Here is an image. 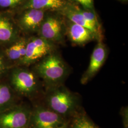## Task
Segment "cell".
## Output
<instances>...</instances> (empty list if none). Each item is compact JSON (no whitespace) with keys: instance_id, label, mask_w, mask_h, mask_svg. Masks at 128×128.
<instances>
[{"instance_id":"cell-1","label":"cell","mask_w":128,"mask_h":128,"mask_svg":"<svg viewBox=\"0 0 128 128\" xmlns=\"http://www.w3.org/2000/svg\"><path fill=\"white\" fill-rule=\"evenodd\" d=\"M36 70L50 88L62 85L69 73V68L64 61L54 53L46 56L37 65Z\"/></svg>"},{"instance_id":"cell-2","label":"cell","mask_w":128,"mask_h":128,"mask_svg":"<svg viewBox=\"0 0 128 128\" xmlns=\"http://www.w3.org/2000/svg\"><path fill=\"white\" fill-rule=\"evenodd\" d=\"M46 99L48 108L63 117L73 114L79 106L77 96L62 85L50 88Z\"/></svg>"},{"instance_id":"cell-3","label":"cell","mask_w":128,"mask_h":128,"mask_svg":"<svg viewBox=\"0 0 128 128\" xmlns=\"http://www.w3.org/2000/svg\"><path fill=\"white\" fill-rule=\"evenodd\" d=\"M12 81L18 92L26 96H30L38 88L36 76L32 72L25 69H18L12 73Z\"/></svg>"},{"instance_id":"cell-4","label":"cell","mask_w":128,"mask_h":128,"mask_svg":"<svg viewBox=\"0 0 128 128\" xmlns=\"http://www.w3.org/2000/svg\"><path fill=\"white\" fill-rule=\"evenodd\" d=\"M54 46L43 38H35L27 43L26 53L22 61L24 64L33 63L51 54Z\"/></svg>"},{"instance_id":"cell-5","label":"cell","mask_w":128,"mask_h":128,"mask_svg":"<svg viewBox=\"0 0 128 128\" xmlns=\"http://www.w3.org/2000/svg\"><path fill=\"white\" fill-rule=\"evenodd\" d=\"M30 112L18 107L0 114V128H26L30 122Z\"/></svg>"},{"instance_id":"cell-6","label":"cell","mask_w":128,"mask_h":128,"mask_svg":"<svg viewBox=\"0 0 128 128\" xmlns=\"http://www.w3.org/2000/svg\"><path fill=\"white\" fill-rule=\"evenodd\" d=\"M31 118L35 128H60L66 124L62 116L50 108H38Z\"/></svg>"},{"instance_id":"cell-7","label":"cell","mask_w":128,"mask_h":128,"mask_svg":"<svg viewBox=\"0 0 128 128\" xmlns=\"http://www.w3.org/2000/svg\"><path fill=\"white\" fill-rule=\"evenodd\" d=\"M107 56V52L103 44L99 42L92 53L89 66L81 79V82L84 84L89 81L104 64Z\"/></svg>"},{"instance_id":"cell-8","label":"cell","mask_w":128,"mask_h":128,"mask_svg":"<svg viewBox=\"0 0 128 128\" xmlns=\"http://www.w3.org/2000/svg\"><path fill=\"white\" fill-rule=\"evenodd\" d=\"M42 38L48 41H60L62 38V28L60 20L54 17H48L41 25Z\"/></svg>"},{"instance_id":"cell-9","label":"cell","mask_w":128,"mask_h":128,"mask_svg":"<svg viewBox=\"0 0 128 128\" xmlns=\"http://www.w3.org/2000/svg\"><path fill=\"white\" fill-rule=\"evenodd\" d=\"M68 32L70 40L78 45L84 44L91 40L94 35L86 28L73 22L70 25Z\"/></svg>"},{"instance_id":"cell-10","label":"cell","mask_w":128,"mask_h":128,"mask_svg":"<svg viewBox=\"0 0 128 128\" xmlns=\"http://www.w3.org/2000/svg\"><path fill=\"white\" fill-rule=\"evenodd\" d=\"M44 16V10L28 9L21 18L20 23L25 29L32 30L36 29L40 24Z\"/></svg>"},{"instance_id":"cell-11","label":"cell","mask_w":128,"mask_h":128,"mask_svg":"<svg viewBox=\"0 0 128 128\" xmlns=\"http://www.w3.org/2000/svg\"><path fill=\"white\" fill-rule=\"evenodd\" d=\"M65 4L64 0H29L25 7L27 9L56 10L62 9Z\"/></svg>"},{"instance_id":"cell-12","label":"cell","mask_w":128,"mask_h":128,"mask_svg":"<svg viewBox=\"0 0 128 128\" xmlns=\"http://www.w3.org/2000/svg\"><path fill=\"white\" fill-rule=\"evenodd\" d=\"M66 15L72 22L86 28L94 35L96 34L98 32L99 29L90 23L79 12V10H69Z\"/></svg>"},{"instance_id":"cell-13","label":"cell","mask_w":128,"mask_h":128,"mask_svg":"<svg viewBox=\"0 0 128 128\" xmlns=\"http://www.w3.org/2000/svg\"><path fill=\"white\" fill-rule=\"evenodd\" d=\"M14 36V31L12 24L8 19L0 17V41H10Z\"/></svg>"},{"instance_id":"cell-14","label":"cell","mask_w":128,"mask_h":128,"mask_svg":"<svg viewBox=\"0 0 128 128\" xmlns=\"http://www.w3.org/2000/svg\"><path fill=\"white\" fill-rule=\"evenodd\" d=\"M26 45L25 41H20L7 50L6 54L10 60H22L26 53Z\"/></svg>"},{"instance_id":"cell-15","label":"cell","mask_w":128,"mask_h":128,"mask_svg":"<svg viewBox=\"0 0 128 128\" xmlns=\"http://www.w3.org/2000/svg\"><path fill=\"white\" fill-rule=\"evenodd\" d=\"M12 99V94L9 87L0 84V110H4L9 105Z\"/></svg>"},{"instance_id":"cell-16","label":"cell","mask_w":128,"mask_h":128,"mask_svg":"<svg viewBox=\"0 0 128 128\" xmlns=\"http://www.w3.org/2000/svg\"><path fill=\"white\" fill-rule=\"evenodd\" d=\"M71 128H97L95 125L84 114L76 116L72 122Z\"/></svg>"},{"instance_id":"cell-17","label":"cell","mask_w":128,"mask_h":128,"mask_svg":"<svg viewBox=\"0 0 128 128\" xmlns=\"http://www.w3.org/2000/svg\"><path fill=\"white\" fill-rule=\"evenodd\" d=\"M79 10L90 23H91L92 25L99 29V23L94 14L88 10Z\"/></svg>"},{"instance_id":"cell-18","label":"cell","mask_w":128,"mask_h":128,"mask_svg":"<svg viewBox=\"0 0 128 128\" xmlns=\"http://www.w3.org/2000/svg\"><path fill=\"white\" fill-rule=\"evenodd\" d=\"M22 0H0V6L2 8L12 7L18 4Z\"/></svg>"},{"instance_id":"cell-19","label":"cell","mask_w":128,"mask_h":128,"mask_svg":"<svg viewBox=\"0 0 128 128\" xmlns=\"http://www.w3.org/2000/svg\"><path fill=\"white\" fill-rule=\"evenodd\" d=\"M82 5L87 9H91L92 8V0H74Z\"/></svg>"},{"instance_id":"cell-20","label":"cell","mask_w":128,"mask_h":128,"mask_svg":"<svg viewBox=\"0 0 128 128\" xmlns=\"http://www.w3.org/2000/svg\"><path fill=\"white\" fill-rule=\"evenodd\" d=\"M122 115H123V120H124L125 127H128V109L127 108H125V109L123 110Z\"/></svg>"},{"instance_id":"cell-21","label":"cell","mask_w":128,"mask_h":128,"mask_svg":"<svg viewBox=\"0 0 128 128\" xmlns=\"http://www.w3.org/2000/svg\"><path fill=\"white\" fill-rule=\"evenodd\" d=\"M4 69V64L2 62V59L1 57L0 56V73Z\"/></svg>"},{"instance_id":"cell-22","label":"cell","mask_w":128,"mask_h":128,"mask_svg":"<svg viewBox=\"0 0 128 128\" xmlns=\"http://www.w3.org/2000/svg\"><path fill=\"white\" fill-rule=\"evenodd\" d=\"M60 128H68L67 124H64L62 127H60Z\"/></svg>"},{"instance_id":"cell-23","label":"cell","mask_w":128,"mask_h":128,"mask_svg":"<svg viewBox=\"0 0 128 128\" xmlns=\"http://www.w3.org/2000/svg\"><path fill=\"white\" fill-rule=\"evenodd\" d=\"M125 128H128V127H125Z\"/></svg>"},{"instance_id":"cell-24","label":"cell","mask_w":128,"mask_h":128,"mask_svg":"<svg viewBox=\"0 0 128 128\" xmlns=\"http://www.w3.org/2000/svg\"></svg>"}]
</instances>
